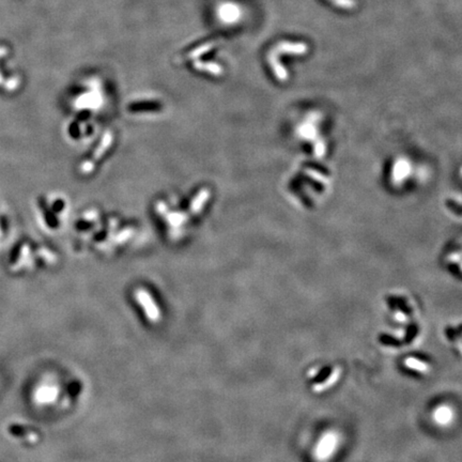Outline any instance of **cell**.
Masks as SVG:
<instances>
[{
	"mask_svg": "<svg viewBox=\"0 0 462 462\" xmlns=\"http://www.w3.org/2000/svg\"><path fill=\"white\" fill-rule=\"evenodd\" d=\"M428 169L413 156L398 153L389 160L384 168L387 188L397 192L414 190L427 181Z\"/></svg>",
	"mask_w": 462,
	"mask_h": 462,
	"instance_id": "1",
	"label": "cell"
},
{
	"mask_svg": "<svg viewBox=\"0 0 462 462\" xmlns=\"http://www.w3.org/2000/svg\"><path fill=\"white\" fill-rule=\"evenodd\" d=\"M329 128V118L322 110L310 112L305 116L302 124L298 126V136L309 146L310 155L318 161L327 159L330 151L331 140Z\"/></svg>",
	"mask_w": 462,
	"mask_h": 462,
	"instance_id": "2",
	"label": "cell"
},
{
	"mask_svg": "<svg viewBox=\"0 0 462 462\" xmlns=\"http://www.w3.org/2000/svg\"><path fill=\"white\" fill-rule=\"evenodd\" d=\"M443 259L447 269L462 280V236L448 242Z\"/></svg>",
	"mask_w": 462,
	"mask_h": 462,
	"instance_id": "3",
	"label": "cell"
},
{
	"mask_svg": "<svg viewBox=\"0 0 462 462\" xmlns=\"http://www.w3.org/2000/svg\"><path fill=\"white\" fill-rule=\"evenodd\" d=\"M338 446V436L335 433H328L327 436H323L320 440L319 446L316 449V459L318 461H328L333 457V452L336 451Z\"/></svg>",
	"mask_w": 462,
	"mask_h": 462,
	"instance_id": "4",
	"label": "cell"
},
{
	"mask_svg": "<svg viewBox=\"0 0 462 462\" xmlns=\"http://www.w3.org/2000/svg\"><path fill=\"white\" fill-rule=\"evenodd\" d=\"M136 299L138 300V302L141 303V305L146 310L149 319L155 321L156 318L159 317V309H158V307H156L155 303L152 301L151 295L146 290L141 289L136 292Z\"/></svg>",
	"mask_w": 462,
	"mask_h": 462,
	"instance_id": "5",
	"label": "cell"
},
{
	"mask_svg": "<svg viewBox=\"0 0 462 462\" xmlns=\"http://www.w3.org/2000/svg\"><path fill=\"white\" fill-rule=\"evenodd\" d=\"M210 198V191L207 189H202L198 194L197 196L193 199L191 203V212L193 214H197L202 210L205 203L209 200Z\"/></svg>",
	"mask_w": 462,
	"mask_h": 462,
	"instance_id": "6",
	"label": "cell"
},
{
	"mask_svg": "<svg viewBox=\"0 0 462 462\" xmlns=\"http://www.w3.org/2000/svg\"><path fill=\"white\" fill-rule=\"evenodd\" d=\"M114 141V136H113V133H110V132H106L105 135L103 136V138H102V141L98 147V149L96 150L95 154H94V160H100L102 156L104 155V153L107 151V149L109 148V146L112 145Z\"/></svg>",
	"mask_w": 462,
	"mask_h": 462,
	"instance_id": "7",
	"label": "cell"
},
{
	"mask_svg": "<svg viewBox=\"0 0 462 462\" xmlns=\"http://www.w3.org/2000/svg\"><path fill=\"white\" fill-rule=\"evenodd\" d=\"M434 421L438 424L447 425L451 422L452 419V412L447 406H441L438 410L434 411Z\"/></svg>",
	"mask_w": 462,
	"mask_h": 462,
	"instance_id": "8",
	"label": "cell"
},
{
	"mask_svg": "<svg viewBox=\"0 0 462 462\" xmlns=\"http://www.w3.org/2000/svg\"><path fill=\"white\" fill-rule=\"evenodd\" d=\"M184 219H186V217H184L182 214H170L169 216H167V220L169 221V224H172V225H179V224H182Z\"/></svg>",
	"mask_w": 462,
	"mask_h": 462,
	"instance_id": "9",
	"label": "cell"
},
{
	"mask_svg": "<svg viewBox=\"0 0 462 462\" xmlns=\"http://www.w3.org/2000/svg\"><path fill=\"white\" fill-rule=\"evenodd\" d=\"M95 168V163H92V162H87V163H84L81 165V172L82 173H89L91 172L92 170H94Z\"/></svg>",
	"mask_w": 462,
	"mask_h": 462,
	"instance_id": "10",
	"label": "cell"
},
{
	"mask_svg": "<svg viewBox=\"0 0 462 462\" xmlns=\"http://www.w3.org/2000/svg\"><path fill=\"white\" fill-rule=\"evenodd\" d=\"M98 217V213L95 211H90V212H87V213H85V218L88 219V220H94Z\"/></svg>",
	"mask_w": 462,
	"mask_h": 462,
	"instance_id": "11",
	"label": "cell"
},
{
	"mask_svg": "<svg viewBox=\"0 0 462 462\" xmlns=\"http://www.w3.org/2000/svg\"><path fill=\"white\" fill-rule=\"evenodd\" d=\"M131 235H132V230H125L123 234H121V235L117 237V240H118V241H120V240H121V241H123L124 239H126L127 237H130Z\"/></svg>",
	"mask_w": 462,
	"mask_h": 462,
	"instance_id": "12",
	"label": "cell"
}]
</instances>
